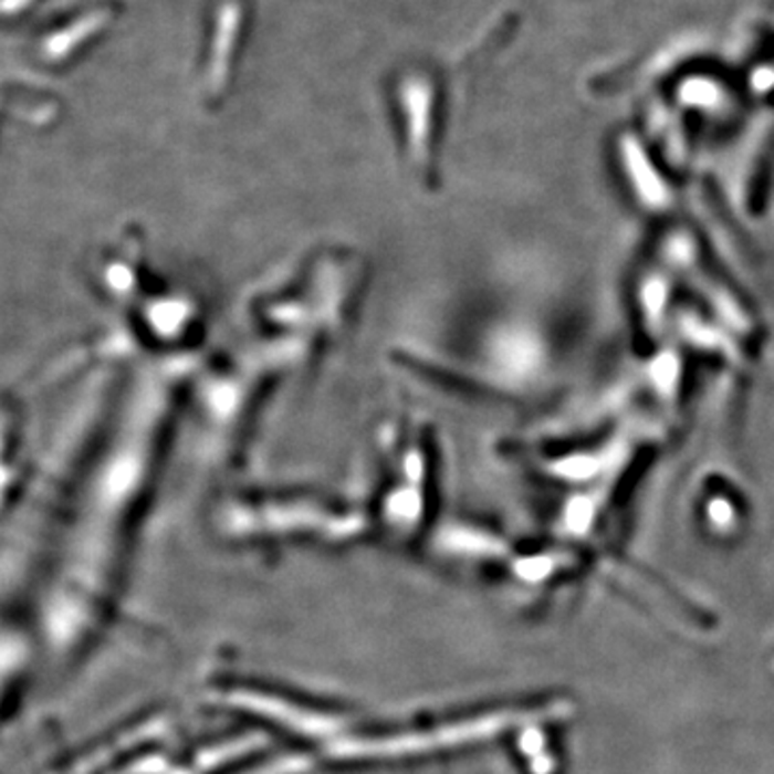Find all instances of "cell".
I'll list each match as a JSON object with an SVG mask.
<instances>
[{"label": "cell", "instance_id": "obj_1", "mask_svg": "<svg viewBox=\"0 0 774 774\" xmlns=\"http://www.w3.org/2000/svg\"><path fill=\"white\" fill-rule=\"evenodd\" d=\"M405 102V140L407 151L418 177L422 181L432 179V97L428 95V86L420 80H411L405 84L402 93Z\"/></svg>", "mask_w": 774, "mask_h": 774}, {"label": "cell", "instance_id": "obj_2", "mask_svg": "<svg viewBox=\"0 0 774 774\" xmlns=\"http://www.w3.org/2000/svg\"><path fill=\"white\" fill-rule=\"evenodd\" d=\"M111 20H113L111 9H95V11L80 15L76 22H72L67 29H63L43 41V50H41L43 59L50 63L67 59L77 45H82L84 41H88L100 31H104L111 24Z\"/></svg>", "mask_w": 774, "mask_h": 774}, {"label": "cell", "instance_id": "obj_3", "mask_svg": "<svg viewBox=\"0 0 774 774\" xmlns=\"http://www.w3.org/2000/svg\"><path fill=\"white\" fill-rule=\"evenodd\" d=\"M728 86L730 84L723 82L721 77L691 72L680 77V82L676 84V100L680 102V106H687L693 111H703V113L721 111L728 106L732 97Z\"/></svg>", "mask_w": 774, "mask_h": 774}, {"label": "cell", "instance_id": "obj_4", "mask_svg": "<svg viewBox=\"0 0 774 774\" xmlns=\"http://www.w3.org/2000/svg\"><path fill=\"white\" fill-rule=\"evenodd\" d=\"M239 4L227 2L222 4L218 13V27H216V38H213V50L209 59V86L211 91L222 88L229 76V65H231L232 45L237 41L239 31Z\"/></svg>", "mask_w": 774, "mask_h": 774}, {"label": "cell", "instance_id": "obj_5", "mask_svg": "<svg viewBox=\"0 0 774 774\" xmlns=\"http://www.w3.org/2000/svg\"><path fill=\"white\" fill-rule=\"evenodd\" d=\"M33 0H0V15L9 18L24 11Z\"/></svg>", "mask_w": 774, "mask_h": 774}]
</instances>
